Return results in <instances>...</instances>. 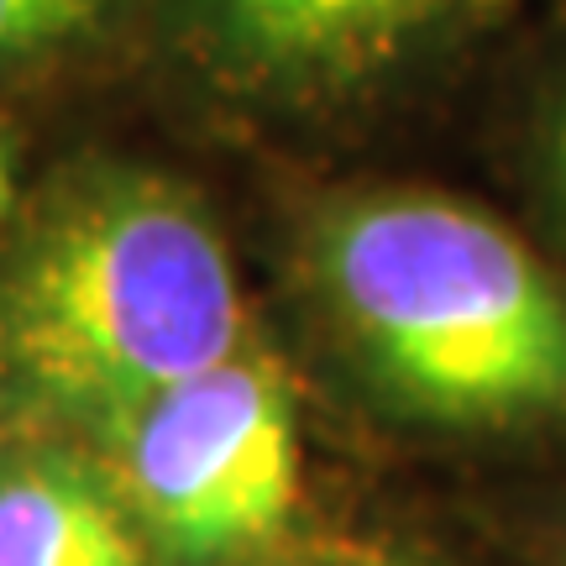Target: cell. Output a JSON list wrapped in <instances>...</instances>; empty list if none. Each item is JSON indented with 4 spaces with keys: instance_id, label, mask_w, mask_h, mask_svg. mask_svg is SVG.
<instances>
[{
    "instance_id": "6da1fadb",
    "label": "cell",
    "mask_w": 566,
    "mask_h": 566,
    "mask_svg": "<svg viewBox=\"0 0 566 566\" xmlns=\"http://www.w3.org/2000/svg\"><path fill=\"white\" fill-rule=\"evenodd\" d=\"M315 283L405 415L566 420V289L499 216L430 189L342 200L315 226Z\"/></svg>"
},
{
    "instance_id": "7a4b0ae2",
    "label": "cell",
    "mask_w": 566,
    "mask_h": 566,
    "mask_svg": "<svg viewBox=\"0 0 566 566\" xmlns=\"http://www.w3.org/2000/svg\"><path fill=\"white\" fill-rule=\"evenodd\" d=\"M6 357L42 399L122 420L247 346L221 231L184 184L101 174L27 242L0 300Z\"/></svg>"
},
{
    "instance_id": "3957f363",
    "label": "cell",
    "mask_w": 566,
    "mask_h": 566,
    "mask_svg": "<svg viewBox=\"0 0 566 566\" xmlns=\"http://www.w3.org/2000/svg\"><path fill=\"white\" fill-rule=\"evenodd\" d=\"M122 499L174 562H231L268 546L300 504L294 384L258 346L126 409Z\"/></svg>"
},
{
    "instance_id": "277c9868",
    "label": "cell",
    "mask_w": 566,
    "mask_h": 566,
    "mask_svg": "<svg viewBox=\"0 0 566 566\" xmlns=\"http://www.w3.org/2000/svg\"><path fill=\"white\" fill-rule=\"evenodd\" d=\"M451 0H195L210 59L252 90H346L405 59Z\"/></svg>"
},
{
    "instance_id": "5b68a950",
    "label": "cell",
    "mask_w": 566,
    "mask_h": 566,
    "mask_svg": "<svg viewBox=\"0 0 566 566\" xmlns=\"http://www.w3.org/2000/svg\"><path fill=\"white\" fill-rule=\"evenodd\" d=\"M0 566H147L122 493L74 462L0 472Z\"/></svg>"
},
{
    "instance_id": "8992f818",
    "label": "cell",
    "mask_w": 566,
    "mask_h": 566,
    "mask_svg": "<svg viewBox=\"0 0 566 566\" xmlns=\"http://www.w3.org/2000/svg\"><path fill=\"white\" fill-rule=\"evenodd\" d=\"M126 0H0V69L59 59L101 32Z\"/></svg>"
},
{
    "instance_id": "52a82bcc",
    "label": "cell",
    "mask_w": 566,
    "mask_h": 566,
    "mask_svg": "<svg viewBox=\"0 0 566 566\" xmlns=\"http://www.w3.org/2000/svg\"><path fill=\"white\" fill-rule=\"evenodd\" d=\"M546 153H551V179H556V195H562V205H566V101L556 105V116H551Z\"/></svg>"
},
{
    "instance_id": "ba28073f",
    "label": "cell",
    "mask_w": 566,
    "mask_h": 566,
    "mask_svg": "<svg viewBox=\"0 0 566 566\" xmlns=\"http://www.w3.org/2000/svg\"><path fill=\"white\" fill-rule=\"evenodd\" d=\"M11 205V158H6V142H0V216Z\"/></svg>"
},
{
    "instance_id": "9c48e42d",
    "label": "cell",
    "mask_w": 566,
    "mask_h": 566,
    "mask_svg": "<svg viewBox=\"0 0 566 566\" xmlns=\"http://www.w3.org/2000/svg\"><path fill=\"white\" fill-rule=\"evenodd\" d=\"M378 566H424V562H378Z\"/></svg>"
},
{
    "instance_id": "30bf717a",
    "label": "cell",
    "mask_w": 566,
    "mask_h": 566,
    "mask_svg": "<svg viewBox=\"0 0 566 566\" xmlns=\"http://www.w3.org/2000/svg\"><path fill=\"white\" fill-rule=\"evenodd\" d=\"M562 566H566V556H562Z\"/></svg>"
}]
</instances>
